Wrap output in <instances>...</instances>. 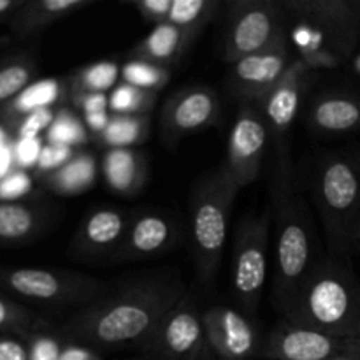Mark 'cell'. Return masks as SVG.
Masks as SVG:
<instances>
[{
  "instance_id": "38",
  "label": "cell",
  "mask_w": 360,
  "mask_h": 360,
  "mask_svg": "<svg viewBox=\"0 0 360 360\" xmlns=\"http://www.w3.org/2000/svg\"><path fill=\"white\" fill-rule=\"evenodd\" d=\"M77 150L69 146H60V144H49L46 143L44 148L41 151V157H39L37 165H35V171L37 174H41L42 178L51 172H55L56 169H60L62 165H65L70 158L76 155Z\"/></svg>"
},
{
  "instance_id": "17",
  "label": "cell",
  "mask_w": 360,
  "mask_h": 360,
  "mask_svg": "<svg viewBox=\"0 0 360 360\" xmlns=\"http://www.w3.org/2000/svg\"><path fill=\"white\" fill-rule=\"evenodd\" d=\"M130 214L116 207H95L81 220L72 239V255L77 260H94L115 257L125 239Z\"/></svg>"
},
{
  "instance_id": "37",
  "label": "cell",
  "mask_w": 360,
  "mask_h": 360,
  "mask_svg": "<svg viewBox=\"0 0 360 360\" xmlns=\"http://www.w3.org/2000/svg\"><path fill=\"white\" fill-rule=\"evenodd\" d=\"M42 148H44V143H42L41 137H30V139L16 137L13 141L14 169H21V171L35 169Z\"/></svg>"
},
{
  "instance_id": "32",
  "label": "cell",
  "mask_w": 360,
  "mask_h": 360,
  "mask_svg": "<svg viewBox=\"0 0 360 360\" xmlns=\"http://www.w3.org/2000/svg\"><path fill=\"white\" fill-rule=\"evenodd\" d=\"M171 72L172 69H169V67L136 58L129 60L122 67L123 83L132 84V86L141 88V90L155 91V94H158L169 83Z\"/></svg>"
},
{
  "instance_id": "16",
  "label": "cell",
  "mask_w": 360,
  "mask_h": 360,
  "mask_svg": "<svg viewBox=\"0 0 360 360\" xmlns=\"http://www.w3.org/2000/svg\"><path fill=\"white\" fill-rule=\"evenodd\" d=\"M179 238V227L171 214L164 211H137L130 214L122 246L112 262H134L153 259L174 248Z\"/></svg>"
},
{
  "instance_id": "47",
  "label": "cell",
  "mask_w": 360,
  "mask_h": 360,
  "mask_svg": "<svg viewBox=\"0 0 360 360\" xmlns=\"http://www.w3.org/2000/svg\"><path fill=\"white\" fill-rule=\"evenodd\" d=\"M21 6H23V4L14 2V0H0V16H2V14H7L13 9H20Z\"/></svg>"
},
{
  "instance_id": "39",
  "label": "cell",
  "mask_w": 360,
  "mask_h": 360,
  "mask_svg": "<svg viewBox=\"0 0 360 360\" xmlns=\"http://www.w3.org/2000/svg\"><path fill=\"white\" fill-rule=\"evenodd\" d=\"M171 2L172 0H132L129 4L137 11V14L144 21L153 25H162L167 23Z\"/></svg>"
},
{
  "instance_id": "21",
  "label": "cell",
  "mask_w": 360,
  "mask_h": 360,
  "mask_svg": "<svg viewBox=\"0 0 360 360\" xmlns=\"http://www.w3.org/2000/svg\"><path fill=\"white\" fill-rule=\"evenodd\" d=\"M101 169L108 188L118 195L134 197L146 185V155L136 148L108 150L102 158Z\"/></svg>"
},
{
  "instance_id": "12",
  "label": "cell",
  "mask_w": 360,
  "mask_h": 360,
  "mask_svg": "<svg viewBox=\"0 0 360 360\" xmlns=\"http://www.w3.org/2000/svg\"><path fill=\"white\" fill-rule=\"evenodd\" d=\"M292 63L288 41L283 35L269 48L232 63L227 76L229 91L241 104L259 105L280 83Z\"/></svg>"
},
{
  "instance_id": "9",
  "label": "cell",
  "mask_w": 360,
  "mask_h": 360,
  "mask_svg": "<svg viewBox=\"0 0 360 360\" xmlns=\"http://www.w3.org/2000/svg\"><path fill=\"white\" fill-rule=\"evenodd\" d=\"M285 4L276 0H234L229 4L224 60L236 63L285 35Z\"/></svg>"
},
{
  "instance_id": "42",
  "label": "cell",
  "mask_w": 360,
  "mask_h": 360,
  "mask_svg": "<svg viewBox=\"0 0 360 360\" xmlns=\"http://www.w3.org/2000/svg\"><path fill=\"white\" fill-rule=\"evenodd\" d=\"M58 360H104V357L91 348L72 343V341H65Z\"/></svg>"
},
{
  "instance_id": "50",
  "label": "cell",
  "mask_w": 360,
  "mask_h": 360,
  "mask_svg": "<svg viewBox=\"0 0 360 360\" xmlns=\"http://www.w3.org/2000/svg\"><path fill=\"white\" fill-rule=\"evenodd\" d=\"M352 4H354V9L355 13H357V18L360 20V0H352Z\"/></svg>"
},
{
  "instance_id": "18",
  "label": "cell",
  "mask_w": 360,
  "mask_h": 360,
  "mask_svg": "<svg viewBox=\"0 0 360 360\" xmlns=\"http://www.w3.org/2000/svg\"><path fill=\"white\" fill-rule=\"evenodd\" d=\"M287 11L309 20L340 53L354 49L360 35V20L352 0H288Z\"/></svg>"
},
{
  "instance_id": "15",
  "label": "cell",
  "mask_w": 360,
  "mask_h": 360,
  "mask_svg": "<svg viewBox=\"0 0 360 360\" xmlns=\"http://www.w3.org/2000/svg\"><path fill=\"white\" fill-rule=\"evenodd\" d=\"M202 322L211 354L218 360H252L260 355L264 341L243 311L213 306L202 309Z\"/></svg>"
},
{
  "instance_id": "43",
  "label": "cell",
  "mask_w": 360,
  "mask_h": 360,
  "mask_svg": "<svg viewBox=\"0 0 360 360\" xmlns=\"http://www.w3.org/2000/svg\"><path fill=\"white\" fill-rule=\"evenodd\" d=\"M83 122L86 130L90 132L91 137L98 136L108 129L109 122H111V112H94V115H84Z\"/></svg>"
},
{
  "instance_id": "36",
  "label": "cell",
  "mask_w": 360,
  "mask_h": 360,
  "mask_svg": "<svg viewBox=\"0 0 360 360\" xmlns=\"http://www.w3.org/2000/svg\"><path fill=\"white\" fill-rule=\"evenodd\" d=\"M56 116V109H39V111L30 112V115L23 116L18 122H14V132L16 137H23V139H30V137H41L42 132H48L51 127L53 120Z\"/></svg>"
},
{
  "instance_id": "1",
  "label": "cell",
  "mask_w": 360,
  "mask_h": 360,
  "mask_svg": "<svg viewBox=\"0 0 360 360\" xmlns=\"http://www.w3.org/2000/svg\"><path fill=\"white\" fill-rule=\"evenodd\" d=\"M185 283L176 274H150L77 309L58 327L65 341L95 352L118 350L148 343L164 316L185 295Z\"/></svg>"
},
{
  "instance_id": "5",
  "label": "cell",
  "mask_w": 360,
  "mask_h": 360,
  "mask_svg": "<svg viewBox=\"0 0 360 360\" xmlns=\"http://www.w3.org/2000/svg\"><path fill=\"white\" fill-rule=\"evenodd\" d=\"M313 193L322 218L329 253L345 259L350 253V232L360 214V167L354 160L329 155L315 172Z\"/></svg>"
},
{
  "instance_id": "34",
  "label": "cell",
  "mask_w": 360,
  "mask_h": 360,
  "mask_svg": "<svg viewBox=\"0 0 360 360\" xmlns=\"http://www.w3.org/2000/svg\"><path fill=\"white\" fill-rule=\"evenodd\" d=\"M28 345V360H58L65 340L58 330H39L25 338Z\"/></svg>"
},
{
  "instance_id": "24",
  "label": "cell",
  "mask_w": 360,
  "mask_h": 360,
  "mask_svg": "<svg viewBox=\"0 0 360 360\" xmlns=\"http://www.w3.org/2000/svg\"><path fill=\"white\" fill-rule=\"evenodd\" d=\"M70 84L69 79L58 77H44L28 84L21 94H18L9 104L6 105V116L11 123L18 122L23 116L39 109L55 108L63 98H69Z\"/></svg>"
},
{
  "instance_id": "33",
  "label": "cell",
  "mask_w": 360,
  "mask_h": 360,
  "mask_svg": "<svg viewBox=\"0 0 360 360\" xmlns=\"http://www.w3.org/2000/svg\"><path fill=\"white\" fill-rule=\"evenodd\" d=\"M34 76V63L30 60H16L0 67V104H9L18 94L30 84Z\"/></svg>"
},
{
  "instance_id": "10",
  "label": "cell",
  "mask_w": 360,
  "mask_h": 360,
  "mask_svg": "<svg viewBox=\"0 0 360 360\" xmlns=\"http://www.w3.org/2000/svg\"><path fill=\"white\" fill-rule=\"evenodd\" d=\"M141 352L150 360H204L211 350L202 309L192 294L185 292L172 306Z\"/></svg>"
},
{
  "instance_id": "8",
  "label": "cell",
  "mask_w": 360,
  "mask_h": 360,
  "mask_svg": "<svg viewBox=\"0 0 360 360\" xmlns=\"http://www.w3.org/2000/svg\"><path fill=\"white\" fill-rule=\"evenodd\" d=\"M273 227V210L243 218L234 234L231 280L243 313L255 316L262 302L267 278V250Z\"/></svg>"
},
{
  "instance_id": "20",
  "label": "cell",
  "mask_w": 360,
  "mask_h": 360,
  "mask_svg": "<svg viewBox=\"0 0 360 360\" xmlns=\"http://www.w3.org/2000/svg\"><path fill=\"white\" fill-rule=\"evenodd\" d=\"M197 37L199 35L172 23L155 25L153 30L134 46L130 55L136 60H146L172 69L181 62Z\"/></svg>"
},
{
  "instance_id": "31",
  "label": "cell",
  "mask_w": 360,
  "mask_h": 360,
  "mask_svg": "<svg viewBox=\"0 0 360 360\" xmlns=\"http://www.w3.org/2000/svg\"><path fill=\"white\" fill-rule=\"evenodd\" d=\"M90 132L84 127L83 118L76 115V109L60 108L56 109V116L51 127L46 132V143L60 144V146L79 148L88 143Z\"/></svg>"
},
{
  "instance_id": "29",
  "label": "cell",
  "mask_w": 360,
  "mask_h": 360,
  "mask_svg": "<svg viewBox=\"0 0 360 360\" xmlns=\"http://www.w3.org/2000/svg\"><path fill=\"white\" fill-rule=\"evenodd\" d=\"M46 329H51L48 320L0 294V334L28 338L30 334Z\"/></svg>"
},
{
  "instance_id": "44",
  "label": "cell",
  "mask_w": 360,
  "mask_h": 360,
  "mask_svg": "<svg viewBox=\"0 0 360 360\" xmlns=\"http://www.w3.org/2000/svg\"><path fill=\"white\" fill-rule=\"evenodd\" d=\"M14 169V160H13V143L6 144V146H0V179L4 176L9 174Z\"/></svg>"
},
{
  "instance_id": "26",
  "label": "cell",
  "mask_w": 360,
  "mask_h": 360,
  "mask_svg": "<svg viewBox=\"0 0 360 360\" xmlns=\"http://www.w3.org/2000/svg\"><path fill=\"white\" fill-rule=\"evenodd\" d=\"M150 136V116L111 115L108 129L95 136V143L108 150H122L143 144Z\"/></svg>"
},
{
  "instance_id": "48",
  "label": "cell",
  "mask_w": 360,
  "mask_h": 360,
  "mask_svg": "<svg viewBox=\"0 0 360 360\" xmlns=\"http://www.w3.org/2000/svg\"><path fill=\"white\" fill-rule=\"evenodd\" d=\"M6 144H11L9 134H7L6 129H4V127L0 125V146H6Z\"/></svg>"
},
{
  "instance_id": "49",
  "label": "cell",
  "mask_w": 360,
  "mask_h": 360,
  "mask_svg": "<svg viewBox=\"0 0 360 360\" xmlns=\"http://www.w3.org/2000/svg\"><path fill=\"white\" fill-rule=\"evenodd\" d=\"M354 69H355V72H357L359 76H360V55L355 56V60H354Z\"/></svg>"
},
{
  "instance_id": "6",
  "label": "cell",
  "mask_w": 360,
  "mask_h": 360,
  "mask_svg": "<svg viewBox=\"0 0 360 360\" xmlns=\"http://www.w3.org/2000/svg\"><path fill=\"white\" fill-rule=\"evenodd\" d=\"M0 285L32 302L55 308H84L104 297L111 287L101 278L44 267L0 269Z\"/></svg>"
},
{
  "instance_id": "7",
  "label": "cell",
  "mask_w": 360,
  "mask_h": 360,
  "mask_svg": "<svg viewBox=\"0 0 360 360\" xmlns=\"http://www.w3.org/2000/svg\"><path fill=\"white\" fill-rule=\"evenodd\" d=\"M309 81H311V67L304 60H294L280 83L257 105L266 120L269 141L273 143L276 153V174H274L273 188L283 190L294 186L290 132Z\"/></svg>"
},
{
  "instance_id": "13",
  "label": "cell",
  "mask_w": 360,
  "mask_h": 360,
  "mask_svg": "<svg viewBox=\"0 0 360 360\" xmlns=\"http://www.w3.org/2000/svg\"><path fill=\"white\" fill-rule=\"evenodd\" d=\"M221 115L220 97L204 84L183 88L165 98L160 111V137L165 146H176L183 137L217 125Z\"/></svg>"
},
{
  "instance_id": "4",
  "label": "cell",
  "mask_w": 360,
  "mask_h": 360,
  "mask_svg": "<svg viewBox=\"0 0 360 360\" xmlns=\"http://www.w3.org/2000/svg\"><path fill=\"white\" fill-rule=\"evenodd\" d=\"M239 190L221 167L202 176L193 185L188 199V229L197 276L204 287H211L220 269L227 243L229 220Z\"/></svg>"
},
{
  "instance_id": "35",
  "label": "cell",
  "mask_w": 360,
  "mask_h": 360,
  "mask_svg": "<svg viewBox=\"0 0 360 360\" xmlns=\"http://www.w3.org/2000/svg\"><path fill=\"white\" fill-rule=\"evenodd\" d=\"M34 190V179L28 171L13 169L0 179V202H18Z\"/></svg>"
},
{
  "instance_id": "45",
  "label": "cell",
  "mask_w": 360,
  "mask_h": 360,
  "mask_svg": "<svg viewBox=\"0 0 360 360\" xmlns=\"http://www.w3.org/2000/svg\"><path fill=\"white\" fill-rule=\"evenodd\" d=\"M350 250H355V252L360 253V214L350 232Z\"/></svg>"
},
{
  "instance_id": "11",
  "label": "cell",
  "mask_w": 360,
  "mask_h": 360,
  "mask_svg": "<svg viewBox=\"0 0 360 360\" xmlns=\"http://www.w3.org/2000/svg\"><path fill=\"white\" fill-rule=\"evenodd\" d=\"M267 143L269 132L260 109L255 104H241L229 136L227 158L221 165V171L238 190L259 178Z\"/></svg>"
},
{
  "instance_id": "30",
  "label": "cell",
  "mask_w": 360,
  "mask_h": 360,
  "mask_svg": "<svg viewBox=\"0 0 360 360\" xmlns=\"http://www.w3.org/2000/svg\"><path fill=\"white\" fill-rule=\"evenodd\" d=\"M158 94L132 84L120 83L109 94V112L123 116H150L151 109L157 104Z\"/></svg>"
},
{
  "instance_id": "2",
  "label": "cell",
  "mask_w": 360,
  "mask_h": 360,
  "mask_svg": "<svg viewBox=\"0 0 360 360\" xmlns=\"http://www.w3.org/2000/svg\"><path fill=\"white\" fill-rule=\"evenodd\" d=\"M281 319L330 336L360 341V280L345 259L327 255L313 266Z\"/></svg>"
},
{
  "instance_id": "41",
  "label": "cell",
  "mask_w": 360,
  "mask_h": 360,
  "mask_svg": "<svg viewBox=\"0 0 360 360\" xmlns=\"http://www.w3.org/2000/svg\"><path fill=\"white\" fill-rule=\"evenodd\" d=\"M0 360H28L27 340L16 334H0Z\"/></svg>"
},
{
  "instance_id": "25",
  "label": "cell",
  "mask_w": 360,
  "mask_h": 360,
  "mask_svg": "<svg viewBox=\"0 0 360 360\" xmlns=\"http://www.w3.org/2000/svg\"><path fill=\"white\" fill-rule=\"evenodd\" d=\"M91 0H35L23 4L16 14L14 28L20 35H32L48 25L90 6Z\"/></svg>"
},
{
  "instance_id": "23",
  "label": "cell",
  "mask_w": 360,
  "mask_h": 360,
  "mask_svg": "<svg viewBox=\"0 0 360 360\" xmlns=\"http://www.w3.org/2000/svg\"><path fill=\"white\" fill-rule=\"evenodd\" d=\"M49 214L42 207L23 202H0V241L27 243L48 227Z\"/></svg>"
},
{
  "instance_id": "27",
  "label": "cell",
  "mask_w": 360,
  "mask_h": 360,
  "mask_svg": "<svg viewBox=\"0 0 360 360\" xmlns=\"http://www.w3.org/2000/svg\"><path fill=\"white\" fill-rule=\"evenodd\" d=\"M220 0H172L167 23L199 35L220 11Z\"/></svg>"
},
{
  "instance_id": "51",
  "label": "cell",
  "mask_w": 360,
  "mask_h": 360,
  "mask_svg": "<svg viewBox=\"0 0 360 360\" xmlns=\"http://www.w3.org/2000/svg\"><path fill=\"white\" fill-rule=\"evenodd\" d=\"M129 360H150V359H146V357H144V355H143V357H141V359H129Z\"/></svg>"
},
{
  "instance_id": "22",
  "label": "cell",
  "mask_w": 360,
  "mask_h": 360,
  "mask_svg": "<svg viewBox=\"0 0 360 360\" xmlns=\"http://www.w3.org/2000/svg\"><path fill=\"white\" fill-rule=\"evenodd\" d=\"M98 176L97 158L90 151L77 150L76 155L56 169L51 174L44 176L42 181L49 192L62 197H76L88 192L95 185Z\"/></svg>"
},
{
  "instance_id": "14",
  "label": "cell",
  "mask_w": 360,
  "mask_h": 360,
  "mask_svg": "<svg viewBox=\"0 0 360 360\" xmlns=\"http://www.w3.org/2000/svg\"><path fill=\"white\" fill-rule=\"evenodd\" d=\"M360 341L330 336L281 319L267 334L260 350L266 360H334Z\"/></svg>"
},
{
  "instance_id": "40",
  "label": "cell",
  "mask_w": 360,
  "mask_h": 360,
  "mask_svg": "<svg viewBox=\"0 0 360 360\" xmlns=\"http://www.w3.org/2000/svg\"><path fill=\"white\" fill-rule=\"evenodd\" d=\"M69 101L83 116L109 111V95L105 94H70Z\"/></svg>"
},
{
  "instance_id": "28",
  "label": "cell",
  "mask_w": 360,
  "mask_h": 360,
  "mask_svg": "<svg viewBox=\"0 0 360 360\" xmlns=\"http://www.w3.org/2000/svg\"><path fill=\"white\" fill-rule=\"evenodd\" d=\"M122 69L116 62H95L84 65L69 79L70 94H105L116 86Z\"/></svg>"
},
{
  "instance_id": "46",
  "label": "cell",
  "mask_w": 360,
  "mask_h": 360,
  "mask_svg": "<svg viewBox=\"0 0 360 360\" xmlns=\"http://www.w3.org/2000/svg\"><path fill=\"white\" fill-rule=\"evenodd\" d=\"M334 360H360V343H355L347 354L340 355V357H336Z\"/></svg>"
},
{
  "instance_id": "3",
  "label": "cell",
  "mask_w": 360,
  "mask_h": 360,
  "mask_svg": "<svg viewBox=\"0 0 360 360\" xmlns=\"http://www.w3.org/2000/svg\"><path fill=\"white\" fill-rule=\"evenodd\" d=\"M274 308L283 316L313 266L311 221L304 199L292 188H273Z\"/></svg>"
},
{
  "instance_id": "19",
  "label": "cell",
  "mask_w": 360,
  "mask_h": 360,
  "mask_svg": "<svg viewBox=\"0 0 360 360\" xmlns=\"http://www.w3.org/2000/svg\"><path fill=\"white\" fill-rule=\"evenodd\" d=\"M313 132L338 136L360 129V97L347 91H327L313 101L308 112Z\"/></svg>"
}]
</instances>
